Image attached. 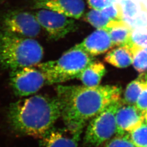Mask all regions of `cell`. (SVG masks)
<instances>
[{"instance_id":"obj_23","label":"cell","mask_w":147,"mask_h":147,"mask_svg":"<svg viewBox=\"0 0 147 147\" xmlns=\"http://www.w3.org/2000/svg\"><path fill=\"white\" fill-rule=\"evenodd\" d=\"M105 147H136L128 135H117L106 142Z\"/></svg>"},{"instance_id":"obj_11","label":"cell","mask_w":147,"mask_h":147,"mask_svg":"<svg viewBox=\"0 0 147 147\" xmlns=\"http://www.w3.org/2000/svg\"><path fill=\"white\" fill-rule=\"evenodd\" d=\"M116 121L117 135H128L144 123V113L135 105L122 102L116 111Z\"/></svg>"},{"instance_id":"obj_26","label":"cell","mask_w":147,"mask_h":147,"mask_svg":"<svg viewBox=\"0 0 147 147\" xmlns=\"http://www.w3.org/2000/svg\"><path fill=\"white\" fill-rule=\"evenodd\" d=\"M139 78L141 79L143 81L147 82V73L141 74L139 77Z\"/></svg>"},{"instance_id":"obj_20","label":"cell","mask_w":147,"mask_h":147,"mask_svg":"<svg viewBox=\"0 0 147 147\" xmlns=\"http://www.w3.org/2000/svg\"><path fill=\"white\" fill-rule=\"evenodd\" d=\"M128 136L136 147H147V124H142L131 132Z\"/></svg>"},{"instance_id":"obj_6","label":"cell","mask_w":147,"mask_h":147,"mask_svg":"<svg viewBox=\"0 0 147 147\" xmlns=\"http://www.w3.org/2000/svg\"><path fill=\"white\" fill-rule=\"evenodd\" d=\"M41 28L34 14L27 11H9L0 15L1 31L33 38L40 34Z\"/></svg>"},{"instance_id":"obj_8","label":"cell","mask_w":147,"mask_h":147,"mask_svg":"<svg viewBox=\"0 0 147 147\" xmlns=\"http://www.w3.org/2000/svg\"><path fill=\"white\" fill-rule=\"evenodd\" d=\"M34 14L51 39H61L78 30V24L74 19L57 12L40 9Z\"/></svg>"},{"instance_id":"obj_24","label":"cell","mask_w":147,"mask_h":147,"mask_svg":"<svg viewBox=\"0 0 147 147\" xmlns=\"http://www.w3.org/2000/svg\"><path fill=\"white\" fill-rule=\"evenodd\" d=\"M89 7L92 9L101 11L105 8L113 5L114 0H87Z\"/></svg>"},{"instance_id":"obj_27","label":"cell","mask_w":147,"mask_h":147,"mask_svg":"<svg viewBox=\"0 0 147 147\" xmlns=\"http://www.w3.org/2000/svg\"><path fill=\"white\" fill-rule=\"evenodd\" d=\"M144 122L147 124V111L144 113Z\"/></svg>"},{"instance_id":"obj_18","label":"cell","mask_w":147,"mask_h":147,"mask_svg":"<svg viewBox=\"0 0 147 147\" xmlns=\"http://www.w3.org/2000/svg\"><path fill=\"white\" fill-rule=\"evenodd\" d=\"M129 47L133 55L132 64L134 68L140 73H147V52L144 48L134 44Z\"/></svg>"},{"instance_id":"obj_10","label":"cell","mask_w":147,"mask_h":147,"mask_svg":"<svg viewBox=\"0 0 147 147\" xmlns=\"http://www.w3.org/2000/svg\"><path fill=\"white\" fill-rule=\"evenodd\" d=\"M34 9L54 11L74 19H79L84 13V0H34Z\"/></svg>"},{"instance_id":"obj_15","label":"cell","mask_w":147,"mask_h":147,"mask_svg":"<svg viewBox=\"0 0 147 147\" xmlns=\"http://www.w3.org/2000/svg\"><path fill=\"white\" fill-rule=\"evenodd\" d=\"M123 20L130 26L141 23L146 18L147 8L141 4L138 6L131 1H123L121 2Z\"/></svg>"},{"instance_id":"obj_22","label":"cell","mask_w":147,"mask_h":147,"mask_svg":"<svg viewBox=\"0 0 147 147\" xmlns=\"http://www.w3.org/2000/svg\"><path fill=\"white\" fill-rule=\"evenodd\" d=\"M131 45L134 44L143 48L147 47V28L133 30L131 37Z\"/></svg>"},{"instance_id":"obj_5","label":"cell","mask_w":147,"mask_h":147,"mask_svg":"<svg viewBox=\"0 0 147 147\" xmlns=\"http://www.w3.org/2000/svg\"><path fill=\"white\" fill-rule=\"evenodd\" d=\"M121 99L113 102L89 121L85 132L84 143L88 147H98L117 134L116 111Z\"/></svg>"},{"instance_id":"obj_1","label":"cell","mask_w":147,"mask_h":147,"mask_svg":"<svg viewBox=\"0 0 147 147\" xmlns=\"http://www.w3.org/2000/svg\"><path fill=\"white\" fill-rule=\"evenodd\" d=\"M56 92L65 126L71 131L82 132L88 121L111 103L121 99V89L111 85H59Z\"/></svg>"},{"instance_id":"obj_3","label":"cell","mask_w":147,"mask_h":147,"mask_svg":"<svg viewBox=\"0 0 147 147\" xmlns=\"http://www.w3.org/2000/svg\"><path fill=\"white\" fill-rule=\"evenodd\" d=\"M44 55L42 45L33 38L0 31V65L11 70L34 67Z\"/></svg>"},{"instance_id":"obj_19","label":"cell","mask_w":147,"mask_h":147,"mask_svg":"<svg viewBox=\"0 0 147 147\" xmlns=\"http://www.w3.org/2000/svg\"><path fill=\"white\" fill-rule=\"evenodd\" d=\"M86 21L97 29H105L111 20L105 16L102 11L92 9L88 11L85 16Z\"/></svg>"},{"instance_id":"obj_25","label":"cell","mask_w":147,"mask_h":147,"mask_svg":"<svg viewBox=\"0 0 147 147\" xmlns=\"http://www.w3.org/2000/svg\"><path fill=\"white\" fill-rule=\"evenodd\" d=\"M137 108L144 113L147 111V82L135 104Z\"/></svg>"},{"instance_id":"obj_7","label":"cell","mask_w":147,"mask_h":147,"mask_svg":"<svg viewBox=\"0 0 147 147\" xmlns=\"http://www.w3.org/2000/svg\"><path fill=\"white\" fill-rule=\"evenodd\" d=\"M10 84L16 95L27 96L39 90L47 81L42 71L33 66L11 70Z\"/></svg>"},{"instance_id":"obj_28","label":"cell","mask_w":147,"mask_h":147,"mask_svg":"<svg viewBox=\"0 0 147 147\" xmlns=\"http://www.w3.org/2000/svg\"><path fill=\"white\" fill-rule=\"evenodd\" d=\"M5 0H0V2H3V1H4Z\"/></svg>"},{"instance_id":"obj_21","label":"cell","mask_w":147,"mask_h":147,"mask_svg":"<svg viewBox=\"0 0 147 147\" xmlns=\"http://www.w3.org/2000/svg\"><path fill=\"white\" fill-rule=\"evenodd\" d=\"M101 11L111 21L123 20V10L120 4L115 2L113 5L105 8Z\"/></svg>"},{"instance_id":"obj_2","label":"cell","mask_w":147,"mask_h":147,"mask_svg":"<svg viewBox=\"0 0 147 147\" xmlns=\"http://www.w3.org/2000/svg\"><path fill=\"white\" fill-rule=\"evenodd\" d=\"M62 112L57 96L36 95L11 103L7 116L14 132L40 138L54 126L61 117Z\"/></svg>"},{"instance_id":"obj_13","label":"cell","mask_w":147,"mask_h":147,"mask_svg":"<svg viewBox=\"0 0 147 147\" xmlns=\"http://www.w3.org/2000/svg\"><path fill=\"white\" fill-rule=\"evenodd\" d=\"M113 47H130L132 29L124 20L111 21L106 28Z\"/></svg>"},{"instance_id":"obj_17","label":"cell","mask_w":147,"mask_h":147,"mask_svg":"<svg viewBox=\"0 0 147 147\" xmlns=\"http://www.w3.org/2000/svg\"><path fill=\"white\" fill-rule=\"evenodd\" d=\"M146 82L143 81L139 78L135 81H132L126 87L124 98L123 102L125 104L135 105L137 100L144 88Z\"/></svg>"},{"instance_id":"obj_16","label":"cell","mask_w":147,"mask_h":147,"mask_svg":"<svg viewBox=\"0 0 147 147\" xmlns=\"http://www.w3.org/2000/svg\"><path fill=\"white\" fill-rule=\"evenodd\" d=\"M104 61L117 68H124L132 64L133 55L128 47H118L107 53Z\"/></svg>"},{"instance_id":"obj_14","label":"cell","mask_w":147,"mask_h":147,"mask_svg":"<svg viewBox=\"0 0 147 147\" xmlns=\"http://www.w3.org/2000/svg\"><path fill=\"white\" fill-rule=\"evenodd\" d=\"M106 72V70L103 63L93 61L84 69L77 79H79L84 86L95 87L99 86Z\"/></svg>"},{"instance_id":"obj_12","label":"cell","mask_w":147,"mask_h":147,"mask_svg":"<svg viewBox=\"0 0 147 147\" xmlns=\"http://www.w3.org/2000/svg\"><path fill=\"white\" fill-rule=\"evenodd\" d=\"M75 47L93 57L114 47L109 32L105 29H97Z\"/></svg>"},{"instance_id":"obj_9","label":"cell","mask_w":147,"mask_h":147,"mask_svg":"<svg viewBox=\"0 0 147 147\" xmlns=\"http://www.w3.org/2000/svg\"><path fill=\"white\" fill-rule=\"evenodd\" d=\"M82 131H74L65 126H53L40 138L39 147H78Z\"/></svg>"},{"instance_id":"obj_29","label":"cell","mask_w":147,"mask_h":147,"mask_svg":"<svg viewBox=\"0 0 147 147\" xmlns=\"http://www.w3.org/2000/svg\"><path fill=\"white\" fill-rule=\"evenodd\" d=\"M144 49L146 50V51H147V47H146V48H144Z\"/></svg>"},{"instance_id":"obj_4","label":"cell","mask_w":147,"mask_h":147,"mask_svg":"<svg viewBox=\"0 0 147 147\" xmlns=\"http://www.w3.org/2000/svg\"><path fill=\"white\" fill-rule=\"evenodd\" d=\"M93 61V56L74 46L58 59L39 63L38 67L45 75L47 84H53L77 79Z\"/></svg>"}]
</instances>
